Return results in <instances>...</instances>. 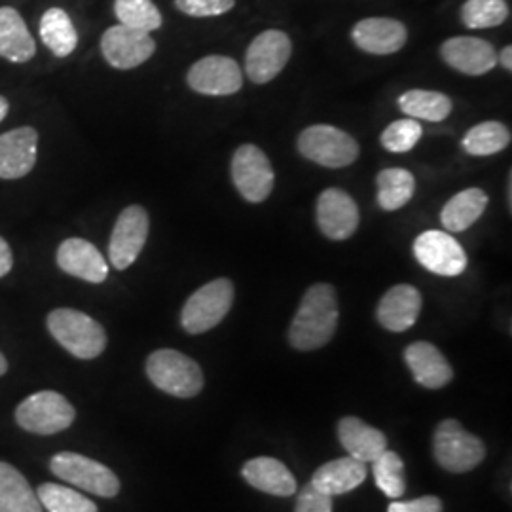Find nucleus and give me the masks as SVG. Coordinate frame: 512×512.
Segmentation results:
<instances>
[{
  "label": "nucleus",
  "mask_w": 512,
  "mask_h": 512,
  "mask_svg": "<svg viewBox=\"0 0 512 512\" xmlns=\"http://www.w3.org/2000/svg\"><path fill=\"white\" fill-rule=\"evenodd\" d=\"M296 512H332V497L306 484L296 499Z\"/></svg>",
  "instance_id": "4c0bfd02"
},
{
  "label": "nucleus",
  "mask_w": 512,
  "mask_h": 512,
  "mask_svg": "<svg viewBox=\"0 0 512 512\" xmlns=\"http://www.w3.org/2000/svg\"><path fill=\"white\" fill-rule=\"evenodd\" d=\"M512 48L511 46H505L501 50V54H497V63H501L507 71H512Z\"/></svg>",
  "instance_id": "a19ab883"
},
{
  "label": "nucleus",
  "mask_w": 512,
  "mask_h": 512,
  "mask_svg": "<svg viewBox=\"0 0 512 512\" xmlns=\"http://www.w3.org/2000/svg\"><path fill=\"white\" fill-rule=\"evenodd\" d=\"M234 304V285L230 279H215L192 294L181 313V325L188 334H203L215 329Z\"/></svg>",
  "instance_id": "423d86ee"
},
{
  "label": "nucleus",
  "mask_w": 512,
  "mask_h": 512,
  "mask_svg": "<svg viewBox=\"0 0 512 512\" xmlns=\"http://www.w3.org/2000/svg\"><path fill=\"white\" fill-rule=\"evenodd\" d=\"M46 323L55 342L76 359L90 361L107 348V332L84 311L59 308L48 315Z\"/></svg>",
  "instance_id": "f03ea898"
},
{
  "label": "nucleus",
  "mask_w": 512,
  "mask_h": 512,
  "mask_svg": "<svg viewBox=\"0 0 512 512\" xmlns=\"http://www.w3.org/2000/svg\"><path fill=\"white\" fill-rule=\"evenodd\" d=\"M317 224L323 236L332 241H344L357 232L359 207L348 192L329 188L317 200Z\"/></svg>",
  "instance_id": "2eb2a0df"
},
{
  "label": "nucleus",
  "mask_w": 512,
  "mask_h": 512,
  "mask_svg": "<svg viewBox=\"0 0 512 512\" xmlns=\"http://www.w3.org/2000/svg\"><path fill=\"white\" fill-rule=\"evenodd\" d=\"M37 497L42 509L48 512H99L90 497L61 484H42L37 490Z\"/></svg>",
  "instance_id": "473e14b6"
},
{
  "label": "nucleus",
  "mask_w": 512,
  "mask_h": 512,
  "mask_svg": "<svg viewBox=\"0 0 512 512\" xmlns=\"http://www.w3.org/2000/svg\"><path fill=\"white\" fill-rule=\"evenodd\" d=\"M232 181L243 200L262 203L274 190V167L255 145H241L232 158Z\"/></svg>",
  "instance_id": "9d476101"
},
{
  "label": "nucleus",
  "mask_w": 512,
  "mask_h": 512,
  "mask_svg": "<svg viewBox=\"0 0 512 512\" xmlns=\"http://www.w3.org/2000/svg\"><path fill=\"white\" fill-rule=\"evenodd\" d=\"M404 361L414 380L425 389H442L454 378V370L437 346L429 342H416L404 351Z\"/></svg>",
  "instance_id": "412c9836"
},
{
  "label": "nucleus",
  "mask_w": 512,
  "mask_h": 512,
  "mask_svg": "<svg viewBox=\"0 0 512 512\" xmlns=\"http://www.w3.org/2000/svg\"><path fill=\"white\" fill-rule=\"evenodd\" d=\"M150 219L147 209L141 205H129L116 220L109 241L110 264L116 270H128L145 249Z\"/></svg>",
  "instance_id": "1a4fd4ad"
},
{
  "label": "nucleus",
  "mask_w": 512,
  "mask_h": 512,
  "mask_svg": "<svg viewBox=\"0 0 512 512\" xmlns=\"http://www.w3.org/2000/svg\"><path fill=\"white\" fill-rule=\"evenodd\" d=\"M509 18L505 0H467L461 8V21L467 29L499 27Z\"/></svg>",
  "instance_id": "72a5a7b5"
},
{
  "label": "nucleus",
  "mask_w": 512,
  "mask_h": 512,
  "mask_svg": "<svg viewBox=\"0 0 512 512\" xmlns=\"http://www.w3.org/2000/svg\"><path fill=\"white\" fill-rule=\"evenodd\" d=\"M38 33L44 42V46L55 57H69L78 46V31L74 27L73 19L63 8H48L40 23Z\"/></svg>",
  "instance_id": "bb28decb"
},
{
  "label": "nucleus",
  "mask_w": 512,
  "mask_h": 512,
  "mask_svg": "<svg viewBox=\"0 0 512 512\" xmlns=\"http://www.w3.org/2000/svg\"><path fill=\"white\" fill-rule=\"evenodd\" d=\"M435 459L450 473H469L486 458L484 442L456 420L440 421L433 437Z\"/></svg>",
  "instance_id": "39448f33"
},
{
  "label": "nucleus",
  "mask_w": 512,
  "mask_h": 512,
  "mask_svg": "<svg viewBox=\"0 0 512 512\" xmlns=\"http://www.w3.org/2000/svg\"><path fill=\"white\" fill-rule=\"evenodd\" d=\"M0 512H42L27 478L4 461H0Z\"/></svg>",
  "instance_id": "cd10ccee"
},
{
  "label": "nucleus",
  "mask_w": 512,
  "mask_h": 512,
  "mask_svg": "<svg viewBox=\"0 0 512 512\" xmlns=\"http://www.w3.org/2000/svg\"><path fill=\"white\" fill-rule=\"evenodd\" d=\"M416 179L408 169L391 167L378 173V205L384 211H397L414 198Z\"/></svg>",
  "instance_id": "c756f323"
},
{
  "label": "nucleus",
  "mask_w": 512,
  "mask_h": 512,
  "mask_svg": "<svg viewBox=\"0 0 512 512\" xmlns=\"http://www.w3.org/2000/svg\"><path fill=\"white\" fill-rule=\"evenodd\" d=\"M6 370H8V361H6V357L0 353V376H4Z\"/></svg>",
  "instance_id": "37998d69"
},
{
  "label": "nucleus",
  "mask_w": 512,
  "mask_h": 512,
  "mask_svg": "<svg viewBox=\"0 0 512 512\" xmlns=\"http://www.w3.org/2000/svg\"><path fill=\"white\" fill-rule=\"evenodd\" d=\"M421 135H423V129H421L420 122L414 118H404V120H397L391 126H387L380 141L389 152L403 154L420 143Z\"/></svg>",
  "instance_id": "c9c22d12"
},
{
  "label": "nucleus",
  "mask_w": 512,
  "mask_h": 512,
  "mask_svg": "<svg viewBox=\"0 0 512 512\" xmlns=\"http://www.w3.org/2000/svg\"><path fill=\"white\" fill-rule=\"evenodd\" d=\"M76 412L57 391H38L16 408V421L27 433L50 437L73 425Z\"/></svg>",
  "instance_id": "20e7f679"
},
{
  "label": "nucleus",
  "mask_w": 512,
  "mask_h": 512,
  "mask_svg": "<svg viewBox=\"0 0 512 512\" xmlns=\"http://www.w3.org/2000/svg\"><path fill=\"white\" fill-rule=\"evenodd\" d=\"M293 54V42L287 33L270 29L251 42L245 54V71L251 82L268 84L285 69Z\"/></svg>",
  "instance_id": "9b49d317"
},
{
  "label": "nucleus",
  "mask_w": 512,
  "mask_h": 512,
  "mask_svg": "<svg viewBox=\"0 0 512 512\" xmlns=\"http://www.w3.org/2000/svg\"><path fill=\"white\" fill-rule=\"evenodd\" d=\"M114 14L120 25L143 33H154L164 23L162 12L152 0H114Z\"/></svg>",
  "instance_id": "2f4dec72"
},
{
  "label": "nucleus",
  "mask_w": 512,
  "mask_h": 512,
  "mask_svg": "<svg viewBox=\"0 0 512 512\" xmlns=\"http://www.w3.org/2000/svg\"><path fill=\"white\" fill-rule=\"evenodd\" d=\"M38 131L31 126L0 135V179L14 181L29 175L37 165Z\"/></svg>",
  "instance_id": "dca6fc26"
},
{
  "label": "nucleus",
  "mask_w": 512,
  "mask_h": 512,
  "mask_svg": "<svg viewBox=\"0 0 512 512\" xmlns=\"http://www.w3.org/2000/svg\"><path fill=\"white\" fill-rule=\"evenodd\" d=\"M186 82L196 93L224 97L241 90L243 71L232 57L207 55L190 67Z\"/></svg>",
  "instance_id": "4468645a"
},
{
  "label": "nucleus",
  "mask_w": 512,
  "mask_h": 512,
  "mask_svg": "<svg viewBox=\"0 0 512 512\" xmlns=\"http://www.w3.org/2000/svg\"><path fill=\"white\" fill-rule=\"evenodd\" d=\"M461 145L471 156H494L511 145V131L501 122H482L465 133Z\"/></svg>",
  "instance_id": "7c9ffc66"
},
{
  "label": "nucleus",
  "mask_w": 512,
  "mask_h": 512,
  "mask_svg": "<svg viewBox=\"0 0 512 512\" xmlns=\"http://www.w3.org/2000/svg\"><path fill=\"white\" fill-rule=\"evenodd\" d=\"M57 266L65 274L95 285L103 283L109 277L105 256L88 239H65L57 249Z\"/></svg>",
  "instance_id": "f3484780"
},
{
  "label": "nucleus",
  "mask_w": 512,
  "mask_h": 512,
  "mask_svg": "<svg viewBox=\"0 0 512 512\" xmlns=\"http://www.w3.org/2000/svg\"><path fill=\"white\" fill-rule=\"evenodd\" d=\"M338 296L329 283L310 287L294 315L289 342L298 351H313L327 346L338 327Z\"/></svg>",
  "instance_id": "f257e3e1"
},
{
  "label": "nucleus",
  "mask_w": 512,
  "mask_h": 512,
  "mask_svg": "<svg viewBox=\"0 0 512 512\" xmlns=\"http://www.w3.org/2000/svg\"><path fill=\"white\" fill-rule=\"evenodd\" d=\"M298 150L315 164L340 169L353 164L359 156L357 141L342 129L332 126H311L298 137Z\"/></svg>",
  "instance_id": "6e6552de"
},
{
  "label": "nucleus",
  "mask_w": 512,
  "mask_h": 512,
  "mask_svg": "<svg viewBox=\"0 0 512 512\" xmlns=\"http://www.w3.org/2000/svg\"><path fill=\"white\" fill-rule=\"evenodd\" d=\"M399 109L414 120L442 122L454 109L448 95L431 90H410L399 97Z\"/></svg>",
  "instance_id": "c85d7f7f"
},
{
  "label": "nucleus",
  "mask_w": 512,
  "mask_h": 512,
  "mask_svg": "<svg viewBox=\"0 0 512 512\" xmlns=\"http://www.w3.org/2000/svg\"><path fill=\"white\" fill-rule=\"evenodd\" d=\"M338 439L351 458L359 459L366 465L387 450L384 433L353 416L342 418L338 423Z\"/></svg>",
  "instance_id": "b1692460"
},
{
  "label": "nucleus",
  "mask_w": 512,
  "mask_h": 512,
  "mask_svg": "<svg viewBox=\"0 0 512 512\" xmlns=\"http://www.w3.org/2000/svg\"><path fill=\"white\" fill-rule=\"evenodd\" d=\"M37 42L16 8L0 6V57L10 63H29Z\"/></svg>",
  "instance_id": "4be33fe9"
},
{
  "label": "nucleus",
  "mask_w": 512,
  "mask_h": 512,
  "mask_svg": "<svg viewBox=\"0 0 512 512\" xmlns=\"http://www.w3.org/2000/svg\"><path fill=\"white\" fill-rule=\"evenodd\" d=\"M372 471L378 488L391 499H399L406 492L403 459L397 452L385 450L372 461Z\"/></svg>",
  "instance_id": "f704fd0d"
},
{
  "label": "nucleus",
  "mask_w": 512,
  "mask_h": 512,
  "mask_svg": "<svg viewBox=\"0 0 512 512\" xmlns=\"http://www.w3.org/2000/svg\"><path fill=\"white\" fill-rule=\"evenodd\" d=\"M101 52L110 67L131 71L147 63L156 52V42L150 33L135 31L124 25H112L101 37Z\"/></svg>",
  "instance_id": "f8f14e48"
},
{
  "label": "nucleus",
  "mask_w": 512,
  "mask_h": 512,
  "mask_svg": "<svg viewBox=\"0 0 512 512\" xmlns=\"http://www.w3.org/2000/svg\"><path fill=\"white\" fill-rule=\"evenodd\" d=\"M366 478V463L359 459L338 458L321 465L311 478V486L323 494L336 497L359 488Z\"/></svg>",
  "instance_id": "5701e85b"
},
{
  "label": "nucleus",
  "mask_w": 512,
  "mask_h": 512,
  "mask_svg": "<svg viewBox=\"0 0 512 512\" xmlns=\"http://www.w3.org/2000/svg\"><path fill=\"white\" fill-rule=\"evenodd\" d=\"M147 376L160 391L179 399H192L203 389L200 365L175 349L154 351L148 357Z\"/></svg>",
  "instance_id": "7ed1b4c3"
},
{
  "label": "nucleus",
  "mask_w": 512,
  "mask_h": 512,
  "mask_svg": "<svg viewBox=\"0 0 512 512\" xmlns=\"http://www.w3.org/2000/svg\"><path fill=\"white\" fill-rule=\"evenodd\" d=\"M241 475L256 490L264 494L289 497L296 492V478L285 463L275 458H255L247 461Z\"/></svg>",
  "instance_id": "393cba45"
},
{
  "label": "nucleus",
  "mask_w": 512,
  "mask_h": 512,
  "mask_svg": "<svg viewBox=\"0 0 512 512\" xmlns=\"http://www.w3.org/2000/svg\"><path fill=\"white\" fill-rule=\"evenodd\" d=\"M8 110H10V103H8V99L6 97H2L0 95V122L6 118V114H8Z\"/></svg>",
  "instance_id": "79ce46f5"
},
{
  "label": "nucleus",
  "mask_w": 512,
  "mask_h": 512,
  "mask_svg": "<svg viewBox=\"0 0 512 512\" xmlns=\"http://www.w3.org/2000/svg\"><path fill=\"white\" fill-rule=\"evenodd\" d=\"M50 471L63 482L99 497H116L120 492L118 476L103 463L76 452H61L50 459Z\"/></svg>",
  "instance_id": "0eeeda50"
},
{
  "label": "nucleus",
  "mask_w": 512,
  "mask_h": 512,
  "mask_svg": "<svg viewBox=\"0 0 512 512\" xmlns=\"http://www.w3.org/2000/svg\"><path fill=\"white\" fill-rule=\"evenodd\" d=\"M14 266V255H12V249L8 245V241L4 238H0V277L10 274Z\"/></svg>",
  "instance_id": "ea45409f"
},
{
  "label": "nucleus",
  "mask_w": 512,
  "mask_h": 512,
  "mask_svg": "<svg viewBox=\"0 0 512 512\" xmlns=\"http://www.w3.org/2000/svg\"><path fill=\"white\" fill-rule=\"evenodd\" d=\"M440 57L452 69L469 76L490 73L497 65L494 46L488 40L476 37L448 38L440 46Z\"/></svg>",
  "instance_id": "a211bd4d"
},
{
  "label": "nucleus",
  "mask_w": 512,
  "mask_h": 512,
  "mask_svg": "<svg viewBox=\"0 0 512 512\" xmlns=\"http://www.w3.org/2000/svg\"><path fill=\"white\" fill-rule=\"evenodd\" d=\"M414 256L425 270L442 277H458L467 270V255L458 239L439 230L418 236L414 241Z\"/></svg>",
  "instance_id": "ddd939ff"
},
{
  "label": "nucleus",
  "mask_w": 512,
  "mask_h": 512,
  "mask_svg": "<svg viewBox=\"0 0 512 512\" xmlns=\"http://www.w3.org/2000/svg\"><path fill=\"white\" fill-rule=\"evenodd\" d=\"M175 6L190 18H217L228 14L236 0H175Z\"/></svg>",
  "instance_id": "e433bc0d"
},
{
  "label": "nucleus",
  "mask_w": 512,
  "mask_h": 512,
  "mask_svg": "<svg viewBox=\"0 0 512 512\" xmlns=\"http://www.w3.org/2000/svg\"><path fill=\"white\" fill-rule=\"evenodd\" d=\"M351 38L366 54L391 55L403 50L408 29L399 19L366 18L353 27Z\"/></svg>",
  "instance_id": "6ab92c4d"
},
{
  "label": "nucleus",
  "mask_w": 512,
  "mask_h": 512,
  "mask_svg": "<svg viewBox=\"0 0 512 512\" xmlns=\"http://www.w3.org/2000/svg\"><path fill=\"white\" fill-rule=\"evenodd\" d=\"M488 202L490 200L484 190L467 188L444 205L440 213V222L448 232H454V234L465 232L484 215Z\"/></svg>",
  "instance_id": "a878e982"
},
{
  "label": "nucleus",
  "mask_w": 512,
  "mask_h": 512,
  "mask_svg": "<svg viewBox=\"0 0 512 512\" xmlns=\"http://www.w3.org/2000/svg\"><path fill=\"white\" fill-rule=\"evenodd\" d=\"M387 512H442V501L435 495H423L414 501L395 499Z\"/></svg>",
  "instance_id": "58836bf2"
},
{
  "label": "nucleus",
  "mask_w": 512,
  "mask_h": 512,
  "mask_svg": "<svg viewBox=\"0 0 512 512\" xmlns=\"http://www.w3.org/2000/svg\"><path fill=\"white\" fill-rule=\"evenodd\" d=\"M423 298L412 285H395L382 296L378 304V321L391 332H404L416 325L420 317Z\"/></svg>",
  "instance_id": "aec40b11"
}]
</instances>
